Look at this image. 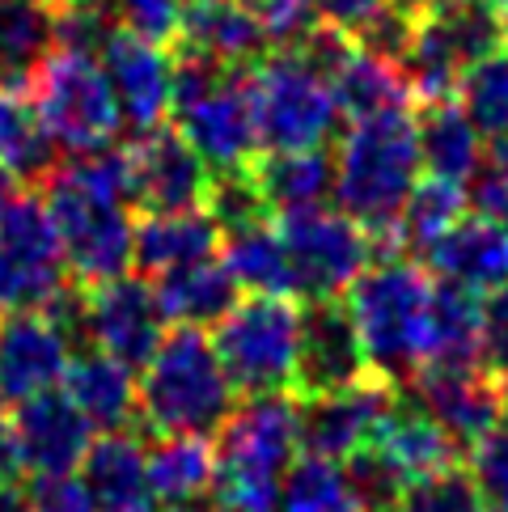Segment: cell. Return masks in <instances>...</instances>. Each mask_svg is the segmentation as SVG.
<instances>
[{"label":"cell","instance_id":"obj_1","mask_svg":"<svg viewBox=\"0 0 508 512\" xmlns=\"http://www.w3.org/2000/svg\"><path fill=\"white\" fill-rule=\"evenodd\" d=\"M132 166L127 149L77 157L47 178V212L56 221L68 276L81 288L115 280L132 267Z\"/></svg>","mask_w":508,"mask_h":512},{"label":"cell","instance_id":"obj_2","mask_svg":"<svg viewBox=\"0 0 508 512\" xmlns=\"http://www.w3.org/2000/svg\"><path fill=\"white\" fill-rule=\"evenodd\" d=\"M331 166H335L331 195L339 199V212H348L377 246L394 250V225L424 170L411 106L407 111L348 119Z\"/></svg>","mask_w":508,"mask_h":512},{"label":"cell","instance_id":"obj_3","mask_svg":"<svg viewBox=\"0 0 508 512\" xmlns=\"http://www.w3.org/2000/svg\"><path fill=\"white\" fill-rule=\"evenodd\" d=\"M216 512H276L284 474L301 457V402L293 394H250L216 432Z\"/></svg>","mask_w":508,"mask_h":512},{"label":"cell","instance_id":"obj_4","mask_svg":"<svg viewBox=\"0 0 508 512\" xmlns=\"http://www.w3.org/2000/svg\"><path fill=\"white\" fill-rule=\"evenodd\" d=\"M432 284L437 280L415 259L390 254L381 263H369L360 271V280L343 292L369 373L390 381V386L411 381L428 364Z\"/></svg>","mask_w":508,"mask_h":512},{"label":"cell","instance_id":"obj_5","mask_svg":"<svg viewBox=\"0 0 508 512\" xmlns=\"http://www.w3.org/2000/svg\"><path fill=\"white\" fill-rule=\"evenodd\" d=\"M140 419L153 436H216L238 407L212 335L174 326L140 369Z\"/></svg>","mask_w":508,"mask_h":512},{"label":"cell","instance_id":"obj_6","mask_svg":"<svg viewBox=\"0 0 508 512\" xmlns=\"http://www.w3.org/2000/svg\"><path fill=\"white\" fill-rule=\"evenodd\" d=\"M170 119L191 149L204 157L212 174L246 170L259 157V132H254L250 106V72L178 56L174 60V106Z\"/></svg>","mask_w":508,"mask_h":512},{"label":"cell","instance_id":"obj_7","mask_svg":"<svg viewBox=\"0 0 508 512\" xmlns=\"http://www.w3.org/2000/svg\"><path fill=\"white\" fill-rule=\"evenodd\" d=\"M254 132L263 153L322 149L339 127V102L310 51H271L250 72Z\"/></svg>","mask_w":508,"mask_h":512},{"label":"cell","instance_id":"obj_8","mask_svg":"<svg viewBox=\"0 0 508 512\" xmlns=\"http://www.w3.org/2000/svg\"><path fill=\"white\" fill-rule=\"evenodd\" d=\"M500 43L504 17L487 0H420L411 5V30L398 68L407 72L411 94L424 102L453 98L462 72L500 51Z\"/></svg>","mask_w":508,"mask_h":512},{"label":"cell","instance_id":"obj_9","mask_svg":"<svg viewBox=\"0 0 508 512\" xmlns=\"http://www.w3.org/2000/svg\"><path fill=\"white\" fill-rule=\"evenodd\" d=\"M216 356H221L238 394H288L297 390L301 360V305L288 297L250 292L216 322Z\"/></svg>","mask_w":508,"mask_h":512},{"label":"cell","instance_id":"obj_10","mask_svg":"<svg viewBox=\"0 0 508 512\" xmlns=\"http://www.w3.org/2000/svg\"><path fill=\"white\" fill-rule=\"evenodd\" d=\"M26 89L34 94V106H39L60 153L72 157L102 153L123 132L111 81H106L98 56H89V51L56 47Z\"/></svg>","mask_w":508,"mask_h":512},{"label":"cell","instance_id":"obj_11","mask_svg":"<svg viewBox=\"0 0 508 512\" xmlns=\"http://www.w3.org/2000/svg\"><path fill=\"white\" fill-rule=\"evenodd\" d=\"M68 301V267L47 199L13 191L0 204V314L60 309Z\"/></svg>","mask_w":508,"mask_h":512},{"label":"cell","instance_id":"obj_12","mask_svg":"<svg viewBox=\"0 0 508 512\" xmlns=\"http://www.w3.org/2000/svg\"><path fill=\"white\" fill-rule=\"evenodd\" d=\"M293 292L305 301H339L373 263L377 242L339 208H305L280 216Z\"/></svg>","mask_w":508,"mask_h":512},{"label":"cell","instance_id":"obj_13","mask_svg":"<svg viewBox=\"0 0 508 512\" xmlns=\"http://www.w3.org/2000/svg\"><path fill=\"white\" fill-rule=\"evenodd\" d=\"M72 322L98 352L123 360L127 369H144V360L157 352V343L170 331L153 280L127 276V271L94 288H81V305H72Z\"/></svg>","mask_w":508,"mask_h":512},{"label":"cell","instance_id":"obj_14","mask_svg":"<svg viewBox=\"0 0 508 512\" xmlns=\"http://www.w3.org/2000/svg\"><path fill=\"white\" fill-rule=\"evenodd\" d=\"M72 309H13L0 314V394L22 402L60 390L72 360Z\"/></svg>","mask_w":508,"mask_h":512},{"label":"cell","instance_id":"obj_15","mask_svg":"<svg viewBox=\"0 0 508 512\" xmlns=\"http://www.w3.org/2000/svg\"><path fill=\"white\" fill-rule=\"evenodd\" d=\"M9 441H13L17 479L77 474L89 445H94V424L77 411V402L64 390H47V394L13 402Z\"/></svg>","mask_w":508,"mask_h":512},{"label":"cell","instance_id":"obj_16","mask_svg":"<svg viewBox=\"0 0 508 512\" xmlns=\"http://www.w3.org/2000/svg\"><path fill=\"white\" fill-rule=\"evenodd\" d=\"M411 402L462 449L508 419V386H500L483 364H424L411 377Z\"/></svg>","mask_w":508,"mask_h":512},{"label":"cell","instance_id":"obj_17","mask_svg":"<svg viewBox=\"0 0 508 512\" xmlns=\"http://www.w3.org/2000/svg\"><path fill=\"white\" fill-rule=\"evenodd\" d=\"M394 386L381 377H360L352 386L305 394L301 402V453L348 462L360 449H369L381 419L394 407Z\"/></svg>","mask_w":508,"mask_h":512},{"label":"cell","instance_id":"obj_18","mask_svg":"<svg viewBox=\"0 0 508 512\" xmlns=\"http://www.w3.org/2000/svg\"><path fill=\"white\" fill-rule=\"evenodd\" d=\"M127 166H132L136 208H144V212H191V208L208 204L212 170L204 166V157L178 136L174 123L140 132L127 144Z\"/></svg>","mask_w":508,"mask_h":512},{"label":"cell","instance_id":"obj_19","mask_svg":"<svg viewBox=\"0 0 508 512\" xmlns=\"http://www.w3.org/2000/svg\"><path fill=\"white\" fill-rule=\"evenodd\" d=\"M98 64L111 81V94L119 106L123 127L132 132H153L170 119L174 106V56L166 43H149L132 30H115L102 43Z\"/></svg>","mask_w":508,"mask_h":512},{"label":"cell","instance_id":"obj_20","mask_svg":"<svg viewBox=\"0 0 508 512\" xmlns=\"http://www.w3.org/2000/svg\"><path fill=\"white\" fill-rule=\"evenodd\" d=\"M369 377L365 352H360L356 326L348 305L339 301H310L301 309V360H297V394H326L339 386Z\"/></svg>","mask_w":508,"mask_h":512},{"label":"cell","instance_id":"obj_21","mask_svg":"<svg viewBox=\"0 0 508 512\" xmlns=\"http://www.w3.org/2000/svg\"><path fill=\"white\" fill-rule=\"evenodd\" d=\"M369 453L394 474V483L403 491L424 479H437L445 470H458L462 462V445L437 419H428L415 402H398V398L369 441Z\"/></svg>","mask_w":508,"mask_h":512},{"label":"cell","instance_id":"obj_22","mask_svg":"<svg viewBox=\"0 0 508 512\" xmlns=\"http://www.w3.org/2000/svg\"><path fill=\"white\" fill-rule=\"evenodd\" d=\"M424 259L441 280L483 297L508 284V225H500L496 216L466 212Z\"/></svg>","mask_w":508,"mask_h":512},{"label":"cell","instance_id":"obj_23","mask_svg":"<svg viewBox=\"0 0 508 512\" xmlns=\"http://www.w3.org/2000/svg\"><path fill=\"white\" fill-rule=\"evenodd\" d=\"M178 56L246 68L267 56V43L242 0H187L178 22Z\"/></svg>","mask_w":508,"mask_h":512},{"label":"cell","instance_id":"obj_24","mask_svg":"<svg viewBox=\"0 0 508 512\" xmlns=\"http://www.w3.org/2000/svg\"><path fill=\"white\" fill-rule=\"evenodd\" d=\"M216 250H221V229H216L208 208L149 212L132 237V263L140 267V276H149V280H161L191 263L216 259Z\"/></svg>","mask_w":508,"mask_h":512},{"label":"cell","instance_id":"obj_25","mask_svg":"<svg viewBox=\"0 0 508 512\" xmlns=\"http://www.w3.org/2000/svg\"><path fill=\"white\" fill-rule=\"evenodd\" d=\"M60 390L77 402V411L94 424V432H127V424L140 415L136 369H127L123 360L98 352V347L68 360Z\"/></svg>","mask_w":508,"mask_h":512},{"label":"cell","instance_id":"obj_26","mask_svg":"<svg viewBox=\"0 0 508 512\" xmlns=\"http://www.w3.org/2000/svg\"><path fill=\"white\" fill-rule=\"evenodd\" d=\"M81 479L94 496L98 512H153V491H149V462H144V445L127 432H102L94 436Z\"/></svg>","mask_w":508,"mask_h":512},{"label":"cell","instance_id":"obj_27","mask_svg":"<svg viewBox=\"0 0 508 512\" xmlns=\"http://www.w3.org/2000/svg\"><path fill=\"white\" fill-rule=\"evenodd\" d=\"M415 140H420V166L445 182H470L487 153V140L466 119L458 98L424 102V111L415 115Z\"/></svg>","mask_w":508,"mask_h":512},{"label":"cell","instance_id":"obj_28","mask_svg":"<svg viewBox=\"0 0 508 512\" xmlns=\"http://www.w3.org/2000/svg\"><path fill=\"white\" fill-rule=\"evenodd\" d=\"M254 191L271 212H305L322 208L335 191V166L326 149H293V153H259L246 166Z\"/></svg>","mask_w":508,"mask_h":512},{"label":"cell","instance_id":"obj_29","mask_svg":"<svg viewBox=\"0 0 508 512\" xmlns=\"http://www.w3.org/2000/svg\"><path fill=\"white\" fill-rule=\"evenodd\" d=\"M216 259L225 263L233 284L246 288V292H259V297H293L288 254H284V242H280V229L271 225V216H259V221L225 229Z\"/></svg>","mask_w":508,"mask_h":512},{"label":"cell","instance_id":"obj_30","mask_svg":"<svg viewBox=\"0 0 508 512\" xmlns=\"http://www.w3.org/2000/svg\"><path fill=\"white\" fill-rule=\"evenodd\" d=\"M0 166L26 187L60 170V149L26 89H0Z\"/></svg>","mask_w":508,"mask_h":512},{"label":"cell","instance_id":"obj_31","mask_svg":"<svg viewBox=\"0 0 508 512\" xmlns=\"http://www.w3.org/2000/svg\"><path fill=\"white\" fill-rule=\"evenodd\" d=\"M56 51V0H0V89H26Z\"/></svg>","mask_w":508,"mask_h":512},{"label":"cell","instance_id":"obj_32","mask_svg":"<svg viewBox=\"0 0 508 512\" xmlns=\"http://www.w3.org/2000/svg\"><path fill=\"white\" fill-rule=\"evenodd\" d=\"M144 462H149L153 504L183 508V504H199L212 491V474H216L212 436H157V445L144 449Z\"/></svg>","mask_w":508,"mask_h":512},{"label":"cell","instance_id":"obj_33","mask_svg":"<svg viewBox=\"0 0 508 512\" xmlns=\"http://www.w3.org/2000/svg\"><path fill=\"white\" fill-rule=\"evenodd\" d=\"M157 301L166 309V318L178 326H216L233 305H238V284L225 271L221 259H204L191 263L183 271H170V276L153 280Z\"/></svg>","mask_w":508,"mask_h":512},{"label":"cell","instance_id":"obj_34","mask_svg":"<svg viewBox=\"0 0 508 512\" xmlns=\"http://www.w3.org/2000/svg\"><path fill=\"white\" fill-rule=\"evenodd\" d=\"M466 191L462 182H445V178H424L415 182V191L407 195L403 204V216L394 225V250H415L424 254L441 242V237L453 229L466 216Z\"/></svg>","mask_w":508,"mask_h":512},{"label":"cell","instance_id":"obj_35","mask_svg":"<svg viewBox=\"0 0 508 512\" xmlns=\"http://www.w3.org/2000/svg\"><path fill=\"white\" fill-rule=\"evenodd\" d=\"M428 364H479V297L449 280L432 284Z\"/></svg>","mask_w":508,"mask_h":512},{"label":"cell","instance_id":"obj_36","mask_svg":"<svg viewBox=\"0 0 508 512\" xmlns=\"http://www.w3.org/2000/svg\"><path fill=\"white\" fill-rule=\"evenodd\" d=\"M276 512H365V504H360L343 462L301 453L293 470L284 474Z\"/></svg>","mask_w":508,"mask_h":512},{"label":"cell","instance_id":"obj_37","mask_svg":"<svg viewBox=\"0 0 508 512\" xmlns=\"http://www.w3.org/2000/svg\"><path fill=\"white\" fill-rule=\"evenodd\" d=\"M453 98L483 140L508 136V51H492L470 64L453 85Z\"/></svg>","mask_w":508,"mask_h":512},{"label":"cell","instance_id":"obj_38","mask_svg":"<svg viewBox=\"0 0 508 512\" xmlns=\"http://www.w3.org/2000/svg\"><path fill=\"white\" fill-rule=\"evenodd\" d=\"M242 5L250 9L267 51H297L322 26L318 13L310 9V0H242Z\"/></svg>","mask_w":508,"mask_h":512},{"label":"cell","instance_id":"obj_39","mask_svg":"<svg viewBox=\"0 0 508 512\" xmlns=\"http://www.w3.org/2000/svg\"><path fill=\"white\" fill-rule=\"evenodd\" d=\"M466 479L483 504L508 508V419H500L492 432H483L466 449Z\"/></svg>","mask_w":508,"mask_h":512},{"label":"cell","instance_id":"obj_40","mask_svg":"<svg viewBox=\"0 0 508 512\" xmlns=\"http://www.w3.org/2000/svg\"><path fill=\"white\" fill-rule=\"evenodd\" d=\"M479 364L508 386V284L483 292L479 301Z\"/></svg>","mask_w":508,"mask_h":512},{"label":"cell","instance_id":"obj_41","mask_svg":"<svg viewBox=\"0 0 508 512\" xmlns=\"http://www.w3.org/2000/svg\"><path fill=\"white\" fill-rule=\"evenodd\" d=\"M119 30H132L149 43H174L187 0H111Z\"/></svg>","mask_w":508,"mask_h":512},{"label":"cell","instance_id":"obj_42","mask_svg":"<svg viewBox=\"0 0 508 512\" xmlns=\"http://www.w3.org/2000/svg\"><path fill=\"white\" fill-rule=\"evenodd\" d=\"M26 512H98L81 474H51V479H26Z\"/></svg>","mask_w":508,"mask_h":512},{"label":"cell","instance_id":"obj_43","mask_svg":"<svg viewBox=\"0 0 508 512\" xmlns=\"http://www.w3.org/2000/svg\"><path fill=\"white\" fill-rule=\"evenodd\" d=\"M390 5L394 0H310L318 22L339 30V34H348V39H360V34H365Z\"/></svg>","mask_w":508,"mask_h":512},{"label":"cell","instance_id":"obj_44","mask_svg":"<svg viewBox=\"0 0 508 512\" xmlns=\"http://www.w3.org/2000/svg\"><path fill=\"white\" fill-rule=\"evenodd\" d=\"M470 182H475V208L483 216H496L500 225H508V161H487L483 157L479 174Z\"/></svg>","mask_w":508,"mask_h":512},{"label":"cell","instance_id":"obj_45","mask_svg":"<svg viewBox=\"0 0 508 512\" xmlns=\"http://www.w3.org/2000/svg\"><path fill=\"white\" fill-rule=\"evenodd\" d=\"M0 479H17V470H13V441H9V411H5V394H0Z\"/></svg>","mask_w":508,"mask_h":512},{"label":"cell","instance_id":"obj_46","mask_svg":"<svg viewBox=\"0 0 508 512\" xmlns=\"http://www.w3.org/2000/svg\"><path fill=\"white\" fill-rule=\"evenodd\" d=\"M9 195H13V178L5 174V166H0V204H5Z\"/></svg>","mask_w":508,"mask_h":512},{"label":"cell","instance_id":"obj_47","mask_svg":"<svg viewBox=\"0 0 508 512\" xmlns=\"http://www.w3.org/2000/svg\"><path fill=\"white\" fill-rule=\"evenodd\" d=\"M170 512H216V508H208V504H183V508H170Z\"/></svg>","mask_w":508,"mask_h":512},{"label":"cell","instance_id":"obj_48","mask_svg":"<svg viewBox=\"0 0 508 512\" xmlns=\"http://www.w3.org/2000/svg\"><path fill=\"white\" fill-rule=\"evenodd\" d=\"M487 5H492L500 17H508V0H487Z\"/></svg>","mask_w":508,"mask_h":512},{"label":"cell","instance_id":"obj_49","mask_svg":"<svg viewBox=\"0 0 508 512\" xmlns=\"http://www.w3.org/2000/svg\"><path fill=\"white\" fill-rule=\"evenodd\" d=\"M479 512H508V508H492V504H483V508H479Z\"/></svg>","mask_w":508,"mask_h":512},{"label":"cell","instance_id":"obj_50","mask_svg":"<svg viewBox=\"0 0 508 512\" xmlns=\"http://www.w3.org/2000/svg\"><path fill=\"white\" fill-rule=\"evenodd\" d=\"M504 43H508V22H504Z\"/></svg>","mask_w":508,"mask_h":512},{"label":"cell","instance_id":"obj_51","mask_svg":"<svg viewBox=\"0 0 508 512\" xmlns=\"http://www.w3.org/2000/svg\"><path fill=\"white\" fill-rule=\"evenodd\" d=\"M407 5H420V0H407Z\"/></svg>","mask_w":508,"mask_h":512}]
</instances>
